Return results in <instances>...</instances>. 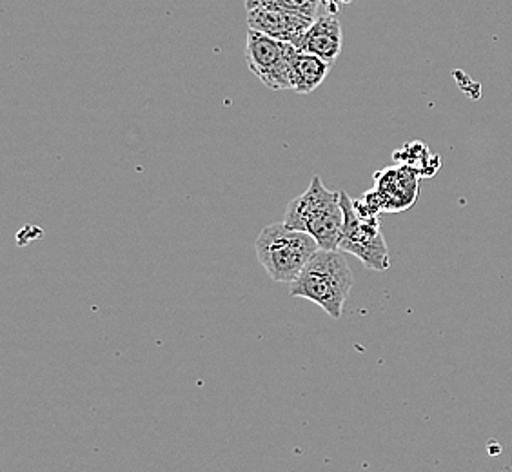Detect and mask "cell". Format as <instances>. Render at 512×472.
<instances>
[{"label": "cell", "instance_id": "1", "mask_svg": "<svg viewBox=\"0 0 512 472\" xmlns=\"http://www.w3.org/2000/svg\"><path fill=\"white\" fill-rule=\"evenodd\" d=\"M355 278L344 251L318 249L304 271L289 287V295L320 305L333 320L344 313Z\"/></svg>", "mask_w": 512, "mask_h": 472}, {"label": "cell", "instance_id": "2", "mask_svg": "<svg viewBox=\"0 0 512 472\" xmlns=\"http://www.w3.org/2000/svg\"><path fill=\"white\" fill-rule=\"evenodd\" d=\"M284 224L296 231L309 233L320 249L336 251L344 233L340 191L327 189L320 175H315L306 191L289 202Z\"/></svg>", "mask_w": 512, "mask_h": 472}, {"label": "cell", "instance_id": "3", "mask_svg": "<svg viewBox=\"0 0 512 472\" xmlns=\"http://www.w3.org/2000/svg\"><path fill=\"white\" fill-rule=\"evenodd\" d=\"M320 247L315 238L284 222L264 227L255 242L256 258L275 282L293 284Z\"/></svg>", "mask_w": 512, "mask_h": 472}, {"label": "cell", "instance_id": "4", "mask_svg": "<svg viewBox=\"0 0 512 472\" xmlns=\"http://www.w3.org/2000/svg\"><path fill=\"white\" fill-rule=\"evenodd\" d=\"M340 206L344 211V233L338 249L355 255L367 269L387 271L391 256L380 231V218H364L356 213L355 200L340 191Z\"/></svg>", "mask_w": 512, "mask_h": 472}, {"label": "cell", "instance_id": "5", "mask_svg": "<svg viewBox=\"0 0 512 472\" xmlns=\"http://www.w3.org/2000/svg\"><path fill=\"white\" fill-rule=\"evenodd\" d=\"M293 44L267 37L264 33L247 30L246 62L251 73L273 91L293 89Z\"/></svg>", "mask_w": 512, "mask_h": 472}, {"label": "cell", "instance_id": "6", "mask_svg": "<svg viewBox=\"0 0 512 472\" xmlns=\"http://www.w3.org/2000/svg\"><path fill=\"white\" fill-rule=\"evenodd\" d=\"M422 175L405 164H396L391 168L375 173V191L384 213H402L416 204L420 195Z\"/></svg>", "mask_w": 512, "mask_h": 472}, {"label": "cell", "instance_id": "7", "mask_svg": "<svg viewBox=\"0 0 512 472\" xmlns=\"http://www.w3.org/2000/svg\"><path fill=\"white\" fill-rule=\"evenodd\" d=\"M313 22L315 19L293 13V11L266 10V8L247 11L249 30L264 33L267 37H273L282 42H289L295 48H298L300 40L306 35V31L311 28Z\"/></svg>", "mask_w": 512, "mask_h": 472}, {"label": "cell", "instance_id": "8", "mask_svg": "<svg viewBox=\"0 0 512 472\" xmlns=\"http://www.w3.org/2000/svg\"><path fill=\"white\" fill-rule=\"evenodd\" d=\"M344 46V31L336 13L318 15L296 50L315 55L327 64H335Z\"/></svg>", "mask_w": 512, "mask_h": 472}, {"label": "cell", "instance_id": "9", "mask_svg": "<svg viewBox=\"0 0 512 472\" xmlns=\"http://www.w3.org/2000/svg\"><path fill=\"white\" fill-rule=\"evenodd\" d=\"M331 64L325 60L318 59L315 55L309 53H296L295 62H293V89L300 95H309L316 88L322 86L325 77L329 75Z\"/></svg>", "mask_w": 512, "mask_h": 472}, {"label": "cell", "instance_id": "10", "mask_svg": "<svg viewBox=\"0 0 512 472\" xmlns=\"http://www.w3.org/2000/svg\"><path fill=\"white\" fill-rule=\"evenodd\" d=\"M394 162L411 166L422 175V178L434 177V173L442 168V160L433 155L422 142L405 144L404 148L394 153Z\"/></svg>", "mask_w": 512, "mask_h": 472}, {"label": "cell", "instance_id": "11", "mask_svg": "<svg viewBox=\"0 0 512 472\" xmlns=\"http://www.w3.org/2000/svg\"><path fill=\"white\" fill-rule=\"evenodd\" d=\"M256 8L293 11V13H300V15L316 19L320 0H246L247 11L256 10Z\"/></svg>", "mask_w": 512, "mask_h": 472}, {"label": "cell", "instance_id": "12", "mask_svg": "<svg viewBox=\"0 0 512 472\" xmlns=\"http://www.w3.org/2000/svg\"><path fill=\"white\" fill-rule=\"evenodd\" d=\"M353 0H320V4L325 6L329 13H336L338 10V6H342V4H351Z\"/></svg>", "mask_w": 512, "mask_h": 472}]
</instances>
